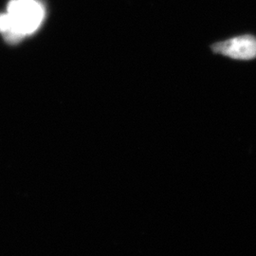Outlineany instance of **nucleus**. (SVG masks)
I'll use <instances>...</instances> for the list:
<instances>
[{
	"label": "nucleus",
	"instance_id": "1",
	"mask_svg": "<svg viewBox=\"0 0 256 256\" xmlns=\"http://www.w3.org/2000/svg\"><path fill=\"white\" fill-rule=\"evenodd\" d=\"M45 10L36 0H10L7 14H0V32L10 43L18 42L40 27Z\"/></svg>",
	"mask_w": 256,
	"mask_h": 256
},
{
	"label": "nucleus",
	"instance_id": "2",
	"mask_svg": "<svg viewBox=\"0 0 256 256\" xmlns=\"http://www.w3.org/2000/svg\"><path fill=\"white\" fill-rule=\"evenodd\" d=\"M212 50L214 54L232 59L252 60L256 58V37L250 34L234 37L214 44Z\"/></svg>",
	"mask_w": 256,
	"mask_h": 256
}]
</instances>
